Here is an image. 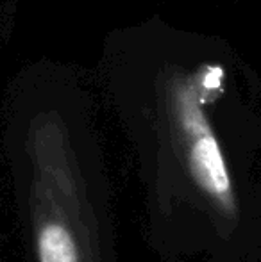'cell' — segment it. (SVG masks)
<instances>
[{
    "label": "cell",
    "mask_w": 261,
    "mask_h": 262,
    "mask_svg": "<svg viewBox=\"0 0 261 262\" xmlns=\"http://www.w3.org/2000/svg\"><path fill=\"white\" fill-rule=\"evenodd\" d=\"M11 171L31 262H118L106 171L57 114H38L25 125Z\"/></svg>",
    "instance_id": "6da1fadb"
}]
</instances>
